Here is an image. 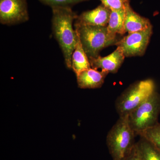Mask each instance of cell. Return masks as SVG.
I'll return each mask as SVG.
<instances>
[{
    "mask_svg": "<svg viewBox=\"0 0 160 160\" xmlns=\"http://www.w3.org/2000/svg\"><path fill=\"white\" fill-rule=\"evenodd\" d=\"M74 26L84 51L89 58L98 57L101 50L108 46L115 45L119 41L117 35L109 32L107 26L76 24Z\"/></svg>",
    "mask_w": 160,
    "mask_h": 160,
    "instance_id": "3",
    "label": "cell"
},
{
    "mask_svg": "<svg viewBox=\"0 0 160 160\" xmlns=\"http://www.w3.org/2000/svg\"><path fill=\"white\" fill-rule=\"evenodd\" d=\"M77 43L71 58V68L76 75L82 72L91 68L89 58L84 51L77 33Z\"/></svg>",
    "mask_w": 160,
    "mask_h": 160,
    "instance_id": "12",
    "label": "cell"
},
{
    "mask_svg": "<svg viewBox=\"0 0 160 160\" xmlns=\"http://www.w3.org/2000/svg\"><path fill=\"white\" fill-rule=\"evenodd\" d=\"M126 9L111 10L109 23L107 26L108 31L112 34H124L125 33V23Z\"/></svg>",
    "mask_w": 160,
    "mask_h": 160,
    "instance_id": "13",
    "label": "cell"
},
{
    "mask_svg": "<svg viewBox=\"0 0 160 160\" xmlns=\"http://www.w3.org/2000/svg\"><path fill=\"white\" fill-rule=\"evenodd\" d=\"M111 10L102 4L92 10L84 12L76 18L75 24L84 26H107Z\"/></svg>",
    "mask_w": 160,
    "mask_h": 160,
    "instance_id": "9",
    "label": "cell"
},
{
    "mask_svg": "<svg viewBox=\"0 0 160 160\" xmlns=\"http://www.w3.org/2000/svg\"><path fill=\"white\" fill-rule=\"evenodd\" d=\"M155 91L154 82L151 79L139 81L129 86L116 101V109L119 117L128 115Z\"/></svg>",
    "mask_w": 160,
    "mask_h": 160,
    "instance_id": "5",
    "label": "cell"
},
{
    "mask_svg": "<svg viewBox=\"0 0 160 160\" xmlns=\"http://www.w3.org/2000/svg\"><path fill=\"white\" fill-rule=\"evenodd\" d=\"M125 57L122 49L117 47L114 52L107 56L102 57L99 56L89 59L91 68L96 70L101 69V71L108 73H115L122 64Z\"/></svg>",
    "mask_w": 160,
    "mask_h": 160,
    "instance_id": "8",
    "label": "cell"
},
{
    "mask_svg": "<svg viewBox=\"0 0 160 160\" xmlns=\"http://www.w3.org/2000/svg\"><path fill=\"white\" fill-rule=\"evenodd\" d=\"M160 113V94L155 91L148 98L128 115L129 125L136 135L154 126Z\"/></svg>",
    "mask_w": 160,
    "mask_h": 160,
    "instance_id": "4",
    "label": "cell"
},
{
    "mask_svg": "<svg viewBox=\"0 0 160 160\" xmlns=\"http://www.w3.org/2000/svg\"><path fill=\"white\" fill-rule=\"evenodd\" d=\"M52 9V29L65 59L66 66L71 68L72 55L77 43V34L72 23L78 15L72 8L55 7Z\"/></svg>",
    "mask_w": 160,
    "mask_h": 160,
    "instance_id": "1",
    "label": "cell"
},
{
    "mask_svg": "<svg viewBox=\"0 0 160 160\" xmlns=\"http://www.w3.org/2000/svg\"><path fill=\"white\" fill-rule=\"evenodd\" d=\"M139 136L148 140L160 150V123L146 129Z\"/></svg>",
    "mask_w": 160,
    "mask_h": 160,
    "instance_id": "15",
    "label": "cell"
},
{
    "mask_svg": "<svg viewBox=\"0 0 160 160\" xmlns=\"http://www.w3.org/2000/svg\"><path fill=\"white\" fill-rule=\"evenodd\" d=\"M136 145L144 160H160L159 149L145 138L140 136Z\"/></svg>",
    "mask_w": 160,
    "mask_h": 160,
    "instance_id": "14",
    "label": "cell"
},
{
    "mask_svg": "<svg viewBox=\"0 0 160 160\" xmlns=\"http://www.w3.org/2000/svg\"><path fill=\"white\" fill-rule=\"evenodd\" d=\"M152 34V26L145 30L129 33L115 44L126 57L142 56L146 51Z\"/></svg>",
    "mask_w": 160,
    "mask_h": 160,
    "instance_id": "6",
    "label": "cell"
},
{
    "mask_svg": "<svg viewBox=\"0 0 160 160\" xmlns=\"http://www.w3.org/2000/svg\"><path fill=\"white\" fill-rule=\"evenodd\" d=\"M108 72L90 68L77 75L78 86L81 89H96L102 87Z\"/></svg>",
    "mask_w": 160,
    "mask_h": 160,
    "instance_id": "10",
    "label": "cell"
},
{
    "mask_svg": "<svg viewBox=\"0 0 160 160\" xmlns=\"http://www.w3.org/2000/svg\"><path fill=\"white\" fill-rule=\"evenodd\" d=\"M29 19L27 0H0V22L13 25Z\"/></svg>",
    "mask_w": 160,
    "mask_h": 160,
    "instance_id": "7",
    "label": "cell"
},
{
    "mask_svg": "<svg viewBox=\"0 0 160 160\" xmlns=\"http://www.w3.org/2000/svg\"><path fill=\"white\" fill-rule=\"evenodd\" d=\"M136 134L129 125L128 115L119 117L106 137L112 160H125L133 149Z\"/></svg>",
    "mask_w": 160,
    "mask_h": 160,
    "instance_id": "2",
    "label": "cell"
},
{
    "mask_svg": "<svg viewBox=\"0 0 160 160\" xmlns=\"http://www.w3.org/2000/svg\"><path fill=\"white\" fill-rule=\"evenodd\" d=\"M125 160H144L138 149L136 143L131 152Z\"/></svg>",
    "mask_w": 160,
    "mask_h": 160,
    "instance_id": "18",
    "label": "cell"
},
{
    "mask_svg": "<svg viewBox=\"0 0 160 160\" xmlns=\"http://www.w3.org/2000/svg\"><path fill=\"white\" fill-rule=\"evenodd\" d=\"M44 5L50 6L51 8L55 7L72 8L78 3L87 0H39Z\"/></svg>",
    "mask_w": 160,
    "mask_h": 160,
    "instance_id": "16",
    "label": "cell"
},
{
    "mask_svg": "<svg viewBox=\"0 0 160 160\" xmlns=\"http://www.w3.org/2000/svg\"><path fill=\"white\" fill-rule=\"evenodd\" d=\"M152 26L149 20L141 16L132 9L130 5L126 7L124 26L126 32H137L145 30Z\"/></svg>",
    "mask_w": 160,
    "mask_h": 160,
    "instance_id": "11",
    "label": "cell"
},
{
    "mask_svg": "<svg viewBox=\"0 0 160 160\" xmlns=\"http://www.w3.org/2000/svg\"><path fill=\"white\" fill-rule=\"evenodd\" d=\"M102 4L111 10L126 9L129 5V0H100Z\"/></svg>",
    "mask_w": 160,
    "mask_h": 160,
    "instance_id": "17",
    "label": "cell"
}]
</instances>
